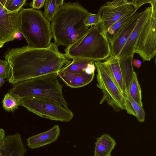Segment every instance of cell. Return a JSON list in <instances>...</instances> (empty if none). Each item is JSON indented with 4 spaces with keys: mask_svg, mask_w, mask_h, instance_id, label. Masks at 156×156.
Masks as SVG:
<instances>
[{
    "mask_svg": "<svg viewBox=\"0 0 156 156\" xmlns=\"http://www.w3.org/2000/svg\"><path fill=\"white\" fill-rule=\"evenodd\" d=\"M10 71L8 80L13 84L33 78L58 73L71 61L51 42L48 47L35 48L27 46L8 49L4 54Z\"/></svg>",
    "mask_w": 156,
    "mask_h": 156,
    "instance_id": "1",
    "label": "cell"
},
{
    "mask_svg": "<svg viewBox=\"0 0 156 156\" xmlns=\"http://www.w3.org/2000/svg\"><path fill=\"white\" fill-rule=\"evenodd\" d=\"M90 13L77 2H64L51 21L54 43L66 47L83 36L89 29L83 21Z\"/></svg>",
    "mask_w": 156,
    "mask_h": 156,
    "instance_id": "2",
    "label": "cell"
},
{
    "mask_svg": "<svg viewBox=\"0 0 156 156\" xmlns=\"http://www.w3.org/2000/svg\"><path fill=\"white\" fill-rule=\"evenodd\" d=\"M99 24L91 27L83 36L66 47L65 54L68 58L95 62L109 58L111 55L110 44Z\"/></svg>",
    "mask_w": 156,
    "mask_h": 156,
    "instance_id": "3",
    "label": "cell"
},
{
    "mask_svg": "<svg viewBox=\"0 0 156 156\" xmlns=\"http://www.w3.org/2000/svg\"><path fill=\"white\" fill-rule=\"evenodd\" d=\"M58 77V73H53L27 79L13 84L9 92L22 98L38 97L49 99L68 108L63 95V85Z\"/></svg>",
    "mask_w": 156,
    "mask_h": 156,
    "instance_id": "4",
    "label": "cell"
},
{
    "mask_svg": "<svg viewBox=\"0 0 156 156\" xmlns=\"http://www.w3.org/2000/svg\"><path fill=\"white\" fill-rule=\"evenodd\" d=\"M20 18L19 32L26 40L27 46L35 48L49 47L52 33L50 22L40 10L23 7L19 11Z\"/></svg>",
    "mask_w": 156,
    "mask_h": 156,
    "instance_id": "5",
    "label": "cell"
},
{
    "mask_svg": "<svg viewBox=\"0 0 156 156\" xmlns=\"http://www.w3.org/2000/svg\"><path fill=\"white\" fill-rule=\"evenodd\" d=\"M94 63L97 72V86L103 94L100 104L105 101L116 112L125 110L126 98L115 82L108 67L101 61Z\"/></svg>",
    "mask_w": 156,
    "mask_h": 156,
    "instance_id": "6",
    "label": "cell"
},
{
    "mask_svg": "<svg viewBox=\"0 0 156 156\" xmlns=\"http://www.w3.org/2000/svg\"><path fill=\"white\" fill-rule=\"evenodd\" d=\"M21 106L42 118L51 120L67 122L73 118V112L51 99L38 97L22 98Z\"/></svg>",
    "mask_w": 156,
    "mask_h": 156,
    "instance_id": "7",
    "label": "cell"
},
{
    "mask_svg": "<svg viewBox=\"0 0 156 156\" xmlns=\"http://www.w3.org/2000/svg\"><path fill=\"white\" fill-rule=\"evenodd\" d=\"M150 4L151 13L141 30L134 50L144 61H150L156 54V0H152Z\"/></svg>",
    "mask_w": 156,
    "mask_h": 156,
    "instance_id": "8",
    "label": "cell"
},
{
    "mask_svg": "<svg viewBox=\"0 0 156 156\" xmlns=\"http://www.w3.org/2000/svg\"><path fill=\"white\" fill-rule=\"evenodd\" d=\"M133 8L125 0L108 1L101 6L97 14L101 19L99 25L102 32L106 35L108 29Z\"/></svg>",
    "mask_w": 156,
    "mask_h": 156,
    "instance_id": "9",
    "label": "cell"
},
{
    "mask_svg": "<svg viewBox=\"0 0 156 156\" xmlns=\"http://www.w3.org/2000/svg\"><path fill=\"white\" fill-rule=\"evenodd\" d=\"M20 23L19 12H9L0 3V40L3 45L15 39Z\"/></svg>",
    "mask_w": 156,
    "mask_h": 156,
    "instance_id": "10",
    "label": "cell"
},
{
    "mask_svg": "<svg viewBox=\"0 0 156 156\" xmlns=\"http://www.w3.org/2000/svg\"><path fill=\"white\" fill-rule=\"evenodd\" d=\"M151 10V7L150 6L146 8L144 11L140 12L135 27L118 56L119 59L133 56L136 45L141 30L147 19Z\"/></svg>",
    "mask_w": 156,
    "mask_h": 156,
    "instance_id": "11",
    "label": "cell"
},
{
    "mask_svg": "<svg viewBox=\"0 0 156 156\" xmlns=\"http://www.w3.org/2000/svg\"><path fill=\"white\" fill-rule=\"evenodd\" d=\"M27 151L18 133L5 136L0 145V154L2 156H23Z\"/></svg>",
    "mask_w": 156,
    "mask_h": 156,
    "instance_id": "12",
    "label": "cell"
},
{
    "mask_svg": "<svg viewBox=\"0 0 156 156\" xmlns=\"http://www.w3.org/2000/svg\"><path fill=\"white\" fill-rule=\"evenodd\" d=\"M140 14L136 12L110 43L111 55L118 57L135 27Z\"/></svg>",
    "mask_w": 156,
    "mask_h": 156,
    "instance_id": "13",
    "label": "cell"
},
{
    "mask_svg": "<svg viewBox=\"0 0 156 156\" xmlns=\"http://www.w3.org/2000/svg\"><path fill=\"white\" fill-rule=\"evenodd\" d=\"M60 134L59 126L55 125L48 130L29 137L27 145L32 149L43 147L56 141Z\"/></svg>",
    "mask_w": 156,
    "mask_h": 156,
    "instance_id": "14",
    "label": "cell"
},
{
    "mask_svg": "<svg viewBox=\"0 0 156 156\" xmlns=\"http://www.w3.org/2000/svg\"><path fill=\"white\" fill-rule=\"evenodd\" d=\"M94 73L89 75L84 72L76 73L59 72L58 77L66 85L72 88L82 87L89 84L93 80Z\"/></svg>",
    "mask_w": 156,
    "mask_h": 156,
    "instance_id": "15",
    "label": "cell"
},
{
    "mask_svg": "<svg viewBox=\"0 0 156 156\" xmlns=\"http://www.w3.org/2000/svg\"><path fill=\"white\" fill-rule=\"evenodd\" d=\"M104 63L108 67L115 82L122 94L126 97L127 92L120 68L119 58L117 56L110 55Z\"/></svg>",
    "mask_w": 156,
    "mask_h": 156,
    "instance_id": "16",
    "label": "cell"
},
{
    "mask_svg": "<svg viewBox=\"0 0 156 156\" xmlns=\"http://www.w3.org/2000/svg\"><path fill=\"white\" fill-rule=\"evenodd\" d=\"M116 144L115 140L109 134L102 135L95 143L94 156H111Z\"/></svg>",
    "mask_w": 156,
    "mask_h": 156,
    "instance_id": "17",
    "label": "cell"
},
{
    "mask_svg": "<svg viewBox=\"0 0 156 156\" xmlns=\"http://www.w3.org/2000/svg\"><path fill=\"white\" fill-rule=\"evenodd\" d=\"M140 8L134 7L132 10L125 14L108 29L106 34V37L110 44Z\"/></svg>",
    "mask_w": 156,
    "mask_h": 156,
    "instance_id": "18",
    "label": "cell"
},
{
    "mask_svg": "<svg viewBox=\"0 0 156 156\" xmlns=\"http://www.w3.org/2000/svg\"><path fill=\"white\" fill-rule=\"evenodd\" d=\"M133 57L130 56L119 59L120 68L127 94L135 72L132 65Z\"/></svg>",
    "mask_w": 156,
    "mask_h": 156,
    "instance_id": "19",
    "label": "cell"
},
{
    "mask_svg": "<svg viewBox=\"0 0 156 156\" xmlns=\"http://www.w3.org/2000/svg\"><path fill=\"white\" fill-rule=\"evenodd\" d=\"M125 110L129 114L135 116L140 122L145 120V112L143 108L138 104L132 98L129 90L126 96Z\"/></svg>",
    "mask_w": 156,
    "mask_h": 156,
    "instance_id": "20",
    "label": "cell"
},
{
    "mask_svg": "<svg viewBox=\"0 0 156 156\" xmlns=\"http://www.w3.org/2000/svg\"><path fill=\"white\" fill-rule=\"evenodd\" d=\"M71 62L63 68L59 72L76 73L84 72L87 65L94 63V60L84 59H73Z\"/></svg>",
    "mask_w": 156,
    "mask_h": 156,
    "instance_id": "21",
    "label": "cell"
},
{
    "mask_svg": "<svg viewBox=\"0 0 156 156\" xmlns=\"http://www.w3.org/2000/svg\"><path fill=\"white\" fill-rule=\"evenodd\" d=\"M64 2L63 0H45L43 14L49 22L52 21Z\"/></svg>",
    "mask_w": 156,
    "mask_h": 156,
    "instance_id": "22",
    "label": "cell"
},
{
    "mask_svg": "<svg viewBox=\"0 0 156 156\" xmlns=\"http://www.w3.org/2000/svg\"><path fill=\"white\" fill-rule=\"evenodd\" d=\"M22 98L18 95L9 92L5 95L2 101L4 109L7 112H13L21 106Z\"/></svg>",
    "mask_w": 156,
    "mask_h": 156,
    "instance_id": "23",
    "label": "cell"
},
{
    "mask_svg": "<svg viewBox=\"0 0 156 156\" xmlns=\"http://www.w3.org/2000/svg\"><path fill=\"white\" fill-rule=\"evenodd\" d=\"M129 90L132 98L140 106L143 107L141 88L135 72L130 83Z\"/></svg>",
    "mask_w": 156,
    "mask_h": 156,
    "instance_id": "24",
    "label": "cell"
},
{
    "mask_svg": "<svg viewBox=\"0 0 156 156\" xmlns=\"http://www.w3.org/2000/svg\"><path fill=\"white\" fill-rule=\"evenodd\" d=\"M26 2V0H6L4 7L9 12H19Z\"/></svg>",
    "mask_w": 156,
    "mask_h": 156,
    "instance_id": "25",
    "label": "cell"
},
{
    "mask_svg": "<svg viewBox=\"0 0 156 156\" xmlns=\"http://www.w3.org/2000/svg\"><path fill=\"white\" fill-rule=\"evenodd\" d=\"M101 21V18L98 14L90 13L84 19L83 23L86 26L89 27L97 25Z\"/></svg>",
    "mask_w": 156,
    "mask_h": 156,
    "instance_id": "26",
    "label": "cell"
},
{
    "mask_svg": "<svg viewBox=\"0 0 156 156\" xmlns=\"http://www.w3.org/2000/svg\"><path fill=\"white\" fill-rule=\"evenodd\" d=\"M10 67L6 60H0V76L5 79L9 78Z\"/></svg>",
    "mask_w": 156,
    "mask_h": 156,
    "instance_id": "27",
    "label": "cell"
},
{
    "mask_svg": "<svg viewBox=\"0 0 156 156\" xmlns=\"http://www.w3.org/2000/svg\"><path fill=\"white\" fill-rule=\"evenodd\" d=\"M126 4L133 6V7H140L144 4H150L152 0H125Z\"/></svg>",
    "mask_w": 156,
    "mask_h": 156,
    "instance_id": "28",
    "label": "cell"
},
{
    "mask_svg": "<svg viewBox=\"0 0 156 156\" xmlns=\"http://www.w3.org/2000/svg\"><path fill=\"white\" fill-rule=\"evenodd\" d=\"M46 0H33L29 4V5L33 9H40L44 5Z\"/></svg>",
    "mask_w": 156,
    "mask_h": 156,
    "instance_id": "29",
    "label": "cell"
},
{
    "mask_svg": "<svg viewBox=\"0 0 156 156\" xmlns=\"http://www.w3.org/2000/svg\"><path fill=\"white\" fill-rule=\"evenodd\" d=\"M95 69L94 62L89 63L87 65L84 72L88 74L91 75L94 73Z\"/></svg>",
    "mask_w": 156,
    "mask_h": 156,
    "instance_id": "30",
    "label": "cell"
},
{
    "mask_svg": "<svg viewBox=\"0 0 156 156\" xmlns=\"http://www.w3.org/2000/svg\"><path fill=\"white\" fill-rule=\"evenodd\" d=\"M132 65L137 68L139 69L141 66V62L140 60L135 59L132 61Z\"/></svg>",
    "mask_w": 156,
    "mask_h": 156,
    "instance_id": "31",
    "label": "cell"
},
{
    "mask_svg": "<svg viewBox=\"0 0 156 156\" xmlns=\"http://www.w3.org/2000/svg\"><path fill=\"white\" fill-rule=\"evenodd\" d=\"M5 130L2 128H0V145L3 141L5 136Z\"/></svg>",
    "mask_w": 156,
    "mask_h": 156,
    "instance_id": "32",
    "label": "cell"
},
{
    "mask_svg": "<svg viewBox=\"0 0 156 156\" xmlns=\"http://www.w3.org/2000/svg\"><path fill=\"white\" fill-rule=\"evenodd\" d=\"M5 82L4 79L0 76V87L2 86Z\"/></svg>",
    "mask_w": 156,
    "mask_h": 156,
    "instance_id": "33",
    "label": "cell"
},
{
    "mask_svg": "<svg viewBox=\"0 0 156 156\" xmlns=\"http://www.w3.org/2000/svg\"><path fill=\"white\" fill-rule=\"evenodd\" d=\"M6 0H0V3L3 6L4 5Z\"/></svg>",
    "mask_w": 156,
    "mask_h": 156,
    "instance_id": "34",
    "label": "cell"
},
{
    "mask_svg": "<svg viewBox=\"0 0 156 156\" xmlns=\"http://www.w3.org/2000/svg\"><path fill=\"white\" fill-rule=\"evenodd\" d=\"M3 46V45L2 43L0 40V48L2 47Z\"/></svg>",
    "mask_w": 156,
    "mask_h": 156,
    "instance_id": "35",
    "label": "cell"
},
{
    "mask_svg": "<svg viewBox=\"0 0 156 156\" xmlns=\"http://www.w3.org/2000/svg\"><path fill=\"white\" fill-rule=\"evenodd\" d=\"M0 156H2L0 154Z\"/></svg>",
    "mask_w": 156,
    "mask_h": 156,
    "instance_id": "36",
    "label": "cell"
}]
</instances>
